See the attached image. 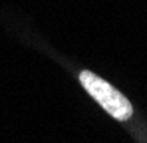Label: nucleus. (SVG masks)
Returning a JSON list of instances; mask_svg holds the SVG:
<instances>
[{
	"label": "nucleus",
	"mask_w": 147,
	"mask_h": 143,
	"mask_svg": "<svg viewBox=\"0 0 147 143\" xmlns=\"http://www.w3.org/2000/svg\"><path fill=\"white\" fill-rule=\"evenodd\" d=\"M80 82H82L84 90L92 95L113 119L127 121V119L133 115V107H131L129 99L121 92H117L111 84H107L105 80H101L99 76L84 70L80 74Z\"/></svg>",
	"instance_id": "nucleus-1"
}]
</instances>
